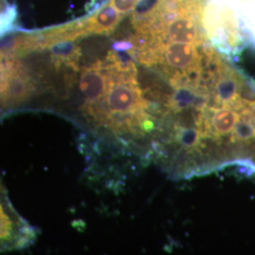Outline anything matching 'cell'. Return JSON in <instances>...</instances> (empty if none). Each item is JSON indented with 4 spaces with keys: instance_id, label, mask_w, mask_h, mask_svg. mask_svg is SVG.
<instances>
[{
    "instance_id": "ba28073f",
    "label": "cell",
    "mask_w": 255,
    "mask_h": 255,
    "mask_svg": "<svg viewBox=\"0 0 255 255\" xmlns=\"http://www.w3.org/2000/svg\"><path fill=\"white\" fill-rule=\"evenodd\" d=\"M203 136L202 130L196 128H185L178 133V140L182 146L191 148L198 146L201 137Z\"/></svg>"
},
{
    "instance_id": "7a4b0ae2",
    "label": "cell",
    "mask_w": 255,
    "mask_h": 255,
    "mask_svg": "<svg viewBox=\"0 0 255 255\" xmlns=\"http://www.w3.org/2000/svg\"><path fill=\"white\" fill-rule=\"evenodd\" d=\"M199 46L170 41H167L166 45H163L162 41L156 39V43L152 44L155 64H164L168 70H180L183 71L182 75H185L194 69L200 68Z\"/></svg>"
},
{
    "instance_id": "3957f363",
    "label": "cell",
    "mask_w": 255,
    "mask_h": 255,
    "mask_svg": "<svg viewBox=\"0 0 255 255\" xmlns=\"http://www.w3.org/2000/svg\"><path fill=\"white\" fill-rule=\"evenodd\" d=\"M109 81V59L106 65L98 62L82 71L79 79V89L85 101L84 107L89 114L104 98Z\"/></svg>"
},
{
    "instance_id": "8992f818",
    "label": "cell",
    "mask_w": 255,
    "mask_h": 255,
    "mask_svg": "<svg viewBox=\"0 0 255 255\" xmlns=\"http://www.w3.org/2000/svg\"><path fill=\"white\" fill-rule=\"evenodd\" d=\"M239 82L233 73L220 74L214 87L215 101L220 105L234 106L239 101Z\"/></svg>"
},
{
    "instance_id": "277c9868",
    "label": "cell",
    "mask_w": 255,
    "mask_h": 255,
    "mask_svg": "<svg viewBox=\"0 0 255 255\" xmlns=\"http://www.w3.org/2000/svg\"><path fill=\"white\" fill-rule=\"evenodd\" d=\"M237 107L222 105L214 109L211 116H205L204 129L215 136L226 135L234 130L240 116L237 113Z\"/></svg>"
},
{
    "instance_id": "9c48e42d",
    "label": "cell",
    "mask_w": 255,
    "mask_h": 255,
    "mask_svg": "<svg viewBox=\"0 0 255 255\" xmlns=\"http://www.w3.org/2000/svg\"><path fill=\"white\" fill-rule=\"evenodd\" d=\"M8 52L6 50L0 49V100L5 87L6 82V72H7V61H8Z\"/></svg>"
},
{
    "instance_id": "5b68a950",
    "label": "cell",
    "mask_w": 255,
    "mask_h": 255,
    "mask_svg": "<svg viewBox=\"0 0 255 255\" xmlns=\"http://www.w3.org/2000/svg\"><path fill=\"white\" fill-rule=\"evenodd\" d=\"M122 18L119 10L111 3L100 8L91 17L85 20V29L87 34H109L115 30Z\"/></svg>"
},
{
    "instance_id": "6da1fadb",
    "label": "cell",
    "mask_w": 255,
    "mask_h": 255,
    "mask_svg": "<svg viewBox=\"0 0 255 255\" xmlns=\"http://www.w3.org/2000/svg\"><path fill=\"white\" fill-rule=\"evenodd\" d=\"M228 8L223 0H209L204 5V9L201 11L207 36L217 46L224 49H229L237 44L234 27L230 24Z\"/></svg>"
},
{
    "instance_id": "52a82bcc",
    "label": "cell",
    "mask_w": 255,
    "mask_h": 255,
    "mask_svg": "<svg viewBox=\"0 0 255 255\" xmlns=\"http://www.w3.org/2000/svg\"><path fill=\"white\" fill-rule=\"evenodd\" d=\"M17 226L14 214L9 211L7 204L0 201V246L15 244L16 229H21Z\"/></svg>"
}]
</instances>
